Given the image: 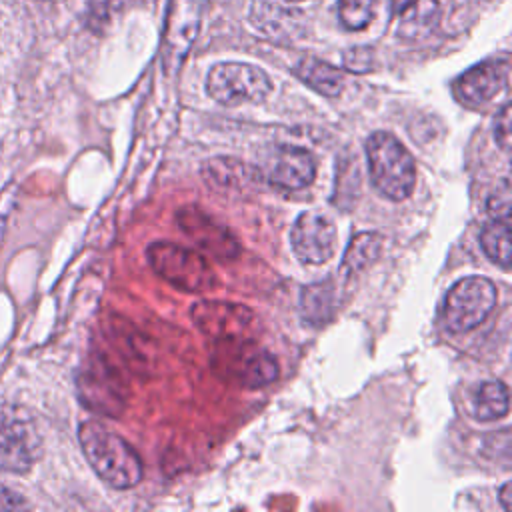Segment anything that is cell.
I'll use <instances>...</instances> for the list:
<instances>
[{"label": "cell", "instance_id": "obj_6", "mask_svg": "<svg viewBox=\"0 0 512 512\" xmlns=\"http://www.w3.org/2000/svg\"><path fill=\"white\" fill-rule=\"evenodd\" d=\"M208 94L224 106H240L246 102H262L272 82L268 74L246 62H218L206 76Z\"/></svg>", "mask_w": 512, "mask_h": 512}, {"label": "cell", "instance_id": "obj_17", "mask_svg": "<svg viewBox=\"0 0 512 512\" xmlns=\"http://www.w3.org/2000/svg\"><path fill=\"white\" fill-rule=\"evenodd\" d=\"M336 310V286L332 280H322L304 286L300 294V314L308 324H324L332 320Z\"/></svg>", "mask_w": 512, "mask_h": 512}, {"label": "cell", "instance_id": "obj_12", "mask_svg": "<svg viewBox=\"0 0 512 512\" xmlns=\"http://www.w3.org/2000/svg\"><path fill=\"white\" fill-rule=\"evenodd\" d=\"M316 176V160L314 156L302 148L292 144H282L274 148L270 162L264 170V178L280 190H300L312 184Z\"/></svg>", "mask_w": 512, "mask_h": 512}, {"label": "cell", "instance_id": "obj_19", "mask_svg": "<svg viewBox=\"0 0 512 512\" xmlns=\"http://www.w3.org/2000/svg\"><path fill=\"white\" fill-rule=\"evenodd\" d=\"M202 174L206 182L224 190H242L258 176V172L252 174L246 164L234 158H214L202 166Z\"/></svg>", "mask_w": 512, "mask_h": 512}, {"label": "cell", "instance_id": "obj_11", "mask_svg": "<svg viewBox=\"0 0 512 512\" xmlns=\"http://www.w3.org/2000/svg\"><path fill=\"white\" fill-rule=\"evenodd\" d=\"M190 316L206 336L222 342L238 338L248 328L252 310L234 302L202 300L190 308Z\"/></svg>", "mask_w": 512, "mask_h": 512}, {"label": "cell", "instance_id": "obj_16", "mask_svg": "<svg viewBox=\"0 0 512 512\" xmlns=\"http://www.w3.org/2000/svg\"><path fill=\"white\" fill-rule=\"evenodd\" d=\"M398 14V36L422 40L432 34L440 20V4L438 0H412Z\"/></svg>", "mask_w": 512, "mask_h": 512}, {"label": "cell", "instance_id": "obj_23", "mask_svg": "<svg viewBox=\"0 0 512 512\" xmlns=\"http://www.w3.org/2000/svg\"><path fill=\"white\" fill-rule=\"evenodd\" d=\"M376 0H340L338 16L348 30H362L374 16Z\"/></svg>", "mask_w": 512, "mask_h": 512}, {"label": "cell", "instance_id": "obj_14", "mask_svg": "<svg viewBox=\"0 0 512 512\" xmlns=\"http://www.w3.org/2000/svg\"><path fill=\"white\" fill-rule=\"evenodd\" d=\"M238 352L240 354H232L224 362V368H228L230 376L238 384L246 388H258L278 378L280 374L278 360L266 350H258L254 346H242Z\"/></svg>", "mask_w": 512, "mask_h": 512}, {"label": "cell", "instance_id": "obj_30", "mask_svg": "<svg viewBox=\"0 0 512 512\" xmlns=\"http://www.w3.org/2000/svg\"><path fill=\"white\" fill-rule=\"evenodd\" d=\"M408 2H412V0H392V6H394L396 12H400Z\"/></svg>", "mask_w": 512, "mask_h": 512}, {"label": "cell", "instance_id": "obj_4", "mask_svg": "<svg viewBox=\"0 0 512 512\" xmlns=\"http://www.w3.org/2000/svg\"><path fill=\"white\" fill-rule=\"evenodd\" d=\"M146 256L154 272L182 292H206L218 284L216 272L208 260L186 246L152 242L146 248Z\"/></svg>", "mask_w": 512, "mask_h": 512}, {"label": "cell", "instance_id": "obj_15", "mask_svg": "<svg viewBox=\"0 0 512 512\" xmlns=\"http://www.w3.org/2000/svg\"><path fill=\"white\" fill-rule=\"evenodd\" d=\"M250 22L256 30L274 40H290L300 30V14L296 10H284L270 2H254Z\"/></svg>", "mask_w": 512, "mask_h": 512}, {"label": "cell", "instance_id": "obj_18", "mask_svg": "<svg viewBox=\"0 0 512 512\" xmlns=\"http://www.w3.org/2000/svg\"><path fill=\"white\" fill-rule=\"evenodd\" d=\"M298 78L322 96H338L344 88V74L324 60L306 56L296 64Z\"/></svg>", "mask_w": 512, "mask_h": 512}, {"label": "cell", "instance_id": "obj_9", "mask_svg": "<svg viewBox=\"0 0 512 512\" xmlns=\"http://www.w3.org/2000/svg\"><path fill=\"white\" fill-rule=\"evenodd\" d=\"M176 220L182 232L214 258L230 260L240 252V244L234 234L222 222L200 210V206H182L176 212Z\"/></svg>", "mask_w": 512, "mask_h": 512}, {"label": "cell", "instance_id": "obj_29", "mask_svg": "<svg viewBox=\"0 0 512 512\" xmlns=\"http://www.w3.org/2000/svg\"><path fill=\"white\" fill-rule=\"evenodd\" d=\"M510 488L512 484L510 482H504L502 488H500V502H502V508L504 510H512V502H510Z\"/></svg>", "mask_w": 512, "mask_h": 512}, {"label": "cell", "instance_id": "obj_13", "mask_svg": "<svg viewBox=\"0 0 512 512\" xmlns=\"http://www.w3.org/2000/svg\"><path fill=\"white\" fill-rule=\"evenodd\" d=\"M78 394L92 412L116 416L124 408V398L104 366L94 364L78 376Z\"/></svg>", "mask_w": 512, "mask_h": 512}, {"label": "cell", "instance_id": "obj_8", "mask_svg": "<svg viewBox=\"0 0 512 512\" xmlns=\"http://www.w3.org/2000/svg\"><path fill=\"white\" fill-rule=\"evenodd\" d=\"M200 28L198 0H172L162 42V66L168 74L180 68Z\"/></svg>", "mask_w": 512, "mask_h": 512}, {"label": "cell", "instance_id": "obj_31", "mask_svg": "<svg viewBox=\"0 0 512 512\" xmlns=\"http://www.w3.org/2000/svg\"><path fill=\"white\" fill-rule=\"evenodd\" d=\"M290 2H302V0H290Z\"/></svg>", "mask_w": 512, "mask_h": 512}, {"label": "cell", "instance_id": "obj_10", "mask_svg": "<svg viewBox=\"0 0 512 512\" xmlns=\"http://www.w3.org/2000/svg\"><path fill=\"white\" fill-rule=\"evenodd\" d=\"M508 84V58L480 62L460 74L452 86L454 96L468 108H482L496 98Z\"/></svg>", "mask_w": 512, "mask_h": 512}, {"label": "cell", "instance_id": "obj_22", "mask_svg": "<svg viewBox=\"0 0 512 512\" xmlns=\"http://www.w3.org/2000/svg\"><path fill=\"white\" fill-rule=\"evenodd\" d=\"M484 254L502 270H510V220H490L480 232Z\"/></svg>", "mask_w": 512, "mask_h": 512}, {"label": "cell", "instance_id": "obj_5", "mask_svg": "<svg viewBox=\"0 0 512 512\" xmlns=\"http://www.w3.org/2000/svg\"><path fill=\"white\" fill-rule=\"evenodd\" d=\"M496 286L486 276H464L446 292L440 320L452 334H464L482 324L496 304Z\"/></svg>", "mask_w": 512, "mask_h": 512}, {"label": "cell", "instance_id": "obj_2", "mask_svg": "<svg viewBox=\"0 0 512 512\" xmlns=\"http://www.w3.org/2000/svg\"><path fill=\"white\" fill-rule=\"evenodd\" d=\"M368 170L374 188L388 200L408 198L416 184V166L406 146L390 132H372L366 140Z\"/></svg>", "mask_w": 512, "mask_h": 512}, {"label": "cell", "instance_id": "obj_24", "mask_svg": "<svg viewBox=\"0 0 512 512\" xmlns=\"http://www.w3.org/2000/svg\"><path fill=\"white\" fill-rule=\"evenodd\" d=\"M510 208H512V200H510V180L504 178L500 180V184L490 192L488 200H486V212L492 220H510Z\"/></svg>", "mask_w": 512, "mask_h": 512}, {"label": "cell", "instance_id": "obj_21", "mask_svg": "<svg viewBox=\"0 0 512 512\" xmlns=\"http://www.w3.org/2000/svg\"><path fill=\"white\" fill-rule=\"evenodd\" d=\"M510 408V394L500 380H486L478 386L474 396V416L482 422H490L506 416Z\"/></svg>", "mask_w": 512, "mask_h": 512}, {"label": "cell", "instance_id": "obj_1", "mask_svg": "<svg viewBox=\"0 0 512 512\" xmlns=\"http://www.w3.org/2000/svg\"><path fill=\"white\" fill-rule=\"evenodd\" d=\"M82 452L98 478L116 490H128L142 480V460L138 452L116 432L96 420L78 426Z\"/></svg>", "mask_w": 512, "mask_h": 512}, {"label": "cell", "instance_id": "obj_7", "mask_svg": "<svg viewBox=\"0 0 512 512\" xmlns=\"http://www.w3.org/2000/svg\"><path fill=\"white\" fill-rule=\"evenodd\" d=\"M290 244L300 262L322 264L334 254L336 226L322 212H302L292 224Z\"/></svg>", "mask_w": 512, "mask_h": 512}, {"label": "cell", "instance_id": "obj_25", "mask_svg": "<svg viewBox=\"0 0 512 512\" xmlns=\"http://www.w3.org/2000/svg\"><path fill=\"white\" fill-rule=\"evenodd\" d=\"M122 0H90L88 4V26L100 32L104 26L110 24L114 10H118Z\"/></svg>", "mask_w": 512, "mask_h": 512}, {"label": "cell", "instance_id": "obj_3", "mask_svg": "<svg viewBox=\"0 0 512 512\" xmlns=\"http://www.w3.org/2000/svg\"><path fill=\"white\" fill-rule=\"evenodd\" d=\"M42 436L32 412L18 404H0V472L26 474L40 456Z\"/></svg>", "mask_w": 512, "mask_h": 512}, {"label": "cell", "instance_id": "obj_28", "mask_svg": "<svg viewBox=\"0 0 512 512\" xmlns=\"http://www.w3.org/2000/svg\"><path fill=\"white\" fill-rule=\"evenodd\" d=\"M26 506V500L18 492L8 488L6 484H0V510H22Z\"/></svg>", "mask_w": 512, "mask_h": 512}, {"label": "cell", "instance_id": "obj_27", "mask_svg": "<svg viewBox=\"0 0 512 512\" xmlns=\"http://www.w3.org/2000/svg\"><path fill=\"white\" fill-rule=\"evenodd\" d=\"M494 138L502 150H510V104L506 102L494 118Z\"/></svg>", "mask_w": 512, "mask_h": 512}, {"label": "cell", "instance_id": "obj_26", "mask_svg": "<svg viewBox=\"0 0 512 512\" xmlns=\"http://www.w3.org/2000/svg\"><path fill=\"white\" fill-rule=\"evenodd\" d=\"M372 64H374V52L368 46H356L346 50L344 54V68L350 72H358V74L368 72L372 70Z\"/></svg>", "mask_w": 512, "mask_h": 512}, {"label": "cell", "instance_id": "obj_20", "mask_svg": "<svg viewBox=\"0 0 512 512\" xmlns=\"http://www.w3.org/2000/svg\"><path fill=\"white\" fill-rule=\"evenodd\" d=\"M382 250V236L378 232H358L352 236L350 244L346 246L340 272L342 276H352L368 268Z\"/></svg>", "mask_w": 512, "mask_h": 512}]
</instances>
